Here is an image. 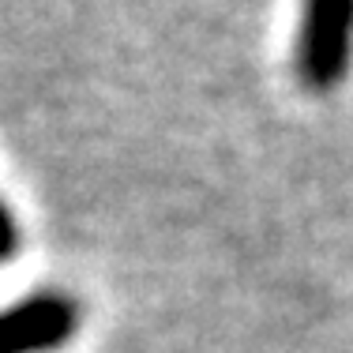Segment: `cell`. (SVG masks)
<instances>
[{
	"label": "cell",
	"mask_w": 353,
	"mask_h": 353,
	"mask_svg": "<svg viewBox=\"0 0 353 353\" xmlns=\"http://www.w3.org/2000/svg\"><path fill=\"white\" fill-rule=\"evenodd\" d=\"M353 64V0H301L293 75L308 94H331Z\"/></svg>",
	"instance_id": "1"
},
{
	"label": "cell",
	"mask_w": 353,
	"mask_h": 353,
	"mask_svg": "<svg viewBox=\"0 0 353 353\" xmlns=\"http://www.w3.org/2000/svg\"><path fill=\"white\" fill-rule=\"evenodd\" d=\"M83 323L79 301L68 293H30L0 308V353H53L75 339Z\"/></svg>",
	"instance_id": "2"
},
{
	"label": "cell",
	"mask_w": 353,
	"mask_h": 353,
	"mask_svg": "<svg viewBox=\"0 0 353 353\" xmlns=\"http://www.w3.org/2000/svg\"><path fill=\"white\" fill-rule=\"evenodd\" d=\"M15 252H19V225H15L8 203L0 199V263H8Z\"/></svg>",
	"instance_id": "3"
}]
</instances>
